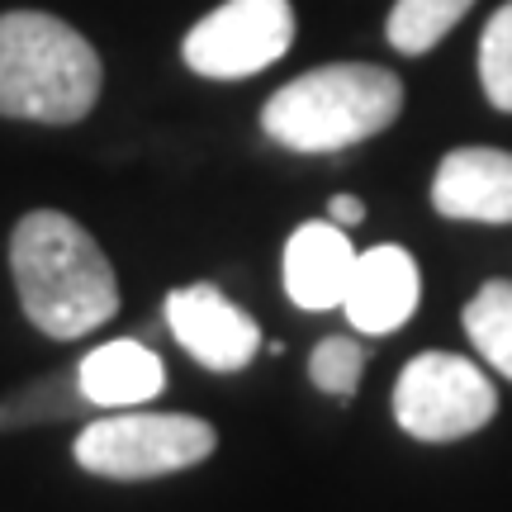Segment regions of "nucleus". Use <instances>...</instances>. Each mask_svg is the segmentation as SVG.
<instances>
[{
    "mask_svg": "<svg viewBox=\"0 0 512 512\" xmlns=\"http://www.w3.org/2000/svg\"><path fill=\"white\" fill-rule=\"evenodd\" d=\"M10 275L29 323L57 342H76L119 313L110 256L72 214H24L10 233Z\"/></svg>",
    "mask_w": 512,
    "mask_h": 512,
    "instance_id": "obj_1",
    "label": "nucleus"
},
{
    "mask_svg": "<svg viewBox=\"0 0 512 512\" xmlns=\"http://www.w3.org/2000/svg\"><path fill=\"white\" fill-rule=\"evenodd\" d=\"M105 67L91 38L43 10L0 15V114L29 124H81L95 110Z\"/></svg>",
    "mask_w": 512,
    "mask_h": 512,
    "instance_id": "obj_2",
    "label": "nucleus"
},
{
    "mask_svg": "<svg viewBox=\"0 0 512 512\" xmlns=\"http://www.w3.org/2000/svg\"><path fill=\"white\" fill-rule=\"evenodd\" d=\"M403 110V81L375 62H332L266 100L261 133L290 152H342L384 133Z\"/></svg>",
    "mask_w": 512,
    "mask_h": 512,
    "instance_id": "obj_3",
    "label": "nucleus"
},
{
    "mask_svg": "<svg viewBox=\"0 0 512 512\" xmlns=\"http://www.w3.org/2000/svg\"><path fill=\"white\" fill-rule=\"evenodd\" d=\"M219 432L190 413H119L81 427L76 465L105 479H157L176 475L214 456Z\"/></svg>",
    "mask_w": 512,
    "mask_h": 512,
    "instance_id": "obj_4",
    "label": "nucleus"
},
{
    "mask_svg": "<svg viewBox=\"0 0 512 512\" xmlns=\"http://www.w3.org/2000/svg\"><path fill=\"white\" fill-rule=\"evenodd\" d=\"M498 413L489 375L456 351H422L394 384V418L418 441H456L479 432Z\"/></svg>",
    "mask_w": 512,
    "mask_h": 512,
    "instance_id": "obj_5",
    "label": "nucleus"
},
{
    "mask_svg": "<svg viewBox=\"0 0 512 512\" xmlns=\"http://www.w3.org/2000/svg\"><path fill=\"white\" fill-rule=\"evenodd\" d=\"M294 43L290 0H223L181 43L185 67L209 81H242L275 67Z\"/></svg>",
    "mask_w": 512,
    "mask_h": 512,
    "instance_id": "obj_6",
    "label": "nucleus"
},
{
    "mask_svg": "<svg viewBox=\"0 0 512 512\" xmlns=\"http://www.w3.org/2000/svg\"><path fill=\"white\" fill-rule=\"evenodd\" d=\"M166 323L171 337L181 342L204 370H233L252 366L261 351V328L219 290V285H185V290L166 294Z\"/></svg>",
    "mask_w": 512,
    "mask_h": 512,
    "instance_id": "obj_7",
    "label": "nucleus"
},
{
    "mask_svg": "<svg viewBox=\"0 0 512 512\" xmlns=\"http://www.w3.org/2000/svg\"><path fill=\"white\" fill-rule=\"evenodd\" d=\"M418 299H422L418 261L403 252V247L384 242V247H370V252L356 256L342 313L351 318L356 332L384 337V332H399L418 313Z\"/></svg>",
    "mask_w": 512,
    "mask_h": 512,
    "instance_id": "obj_8",
    "label": "nucleus"
},
{
    "mask_svg": "<svg viewBox=\"0 0 512 512\" xmlns=\"http://www.w3.org/2000/svg\"><path fill=\"white\" fill-rule=\"evenodd\" d=\"M432 204L456 223H512V152L456 147L432 176Z\"/></svg>",
    "mask_w": 512,
    "mask_h": 512,
    "instance_id": "obj_9",
    "label": "nucleus"
},
{
    "mask_svg": "<svg viewBox=\"0 0 512 512\" xmlns=\"http://www.w3.org/2000/svg\"><path fill=\"white\" fill-rule=\"evenodd\" d=\"M356 256L361 252L351 247L347 228H337L332 219L299 223L285 242V294L309 313L342 309Z\"/></svg>",
    "mask_w": 512,
    "mask_h": 512,
    "instance_id": "obj_10",
    "label": "nucleus"
},
{
    "mask_svg": "<svg viewBox=\"0 0 512 512\" xmlns=\"http://www.w3.org/2000/svg\"><path fill=\"white\" fill-rule=\"evenodd\" d=\"M162 384H166V370L157 361V351H147L133 337L95 347L81 361V370H76V389L95 408H143V403H152L162 394Z\"/></svg>",
    "mask_w": 512,
    "mask_h": 512,
    "instance_id": "obj_11",
    "label": "nucleus"
},
{
    "mask_svg": "<svg viewBox=\"0 0 512 512\" xmlns=\"http://www.w3.org/2000/svg\"><path fill=\"white\" fill-rule=\"evenodd\" d=\"M470 5H475V0H394L389 24H384V38H389V48L403 57L432 53L441 38L470 15Z\"/></svg>",
    "mask_w": 512,
    "mask_h": 512,
    "instance_id": "obj_12",
    "label": "nucleus"
},
{
    "mask_svg": "<svg viewBox=\"0 0 512 512\" xmlns=\"http://www.w3.org/2000/svg\"><path fill=\"white\" fill-rule=\"evenodd\" d=\"M465 337L498 375L512 380V280L479 285V294L465 304Z\"/></svg>",
    "mask_w": 512,
    "mask_h": 512,
    "instance_id": "obj_13",
    "label": "nucleus"
},
{
    "mask_svg": "<svg viewBox=\"0 0 512 512\" xmlns=\"http://www.w3.org/2000/svg\"><path fill=\"white\" fill-rule=\"evenodd\" d=\"M479 81H484L489 105L512 114V0L498 5L494 19L484 24V38H479Z\"/></svg>",
    "mask_w": 512,
    "mask_h": 512,
    "instance_id": "obj_14",
    "label": "nucleus"
},
{
    "mask_svg": "<svg viewBox=\"0 0 512 512\" xmlns=\"http://www.w3.org/2000/svg\"><path fill=\"white\" fill-rule=\"evenodd\" d=\"M361 370H366V351L351 337H323L309 356V380L332 399H351L361 384Z\"/></svg>",
    "mask_w": 512,
    "mask_h": 512,
    "instance_id": "obj_15",
    "label": "nucleus"
},
{
    "mask_svg": "<svg viewBox=\"0 0 512 512\" xmlns=\"http://www.w3.org/2000/svg\"><path fill=\"white\" fill-rule=\"evenodd\" d=\"M328 219L337 223V228H356V223L366 219V204L356 200V195H332V200H328Z\"/></svg>",
    "mask_w": 512,
    "mask_h": 512,
    "instance_id": "obj_16",
    "label": "nucleus"
}]
</instances>
